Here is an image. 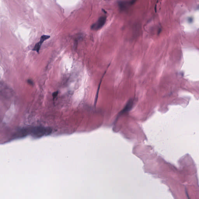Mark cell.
<instances>
[{"mask_svg":"<svg viewBox=\"0 0 199 199\" xmlns=\"http://www.w3.org/2000/svg\"><path fill=\"white\" fill-rule=\"evenodd\" d=\"M106 16H102L98 19L96 23L93 24L91 28L92 29L96 30V31L100 29L103 26V25H104V24L106 23Z\"/></svg>","mask_w":199,"mask_h":199,"instance_id":"obj_1","label":"cell"},{"mask_svg":"<svg viewBox=\"0 0 199 199\" xmlns=\"http://www.w3.org/2000/svg\"><path fill=\"white\" fill-rule=\"evenodd\" d=\"M50 37V36L47 35H42L40 37V41L35 45V46H34V47L33 49V51H36L37 53H39L42 44H43L44 42L47 39H49Z\"/></svg>","mask_w":199,"mask_h":199,"instance_id":"obj_2","label":"cell"},{"mask_svg":"<svg viewBox=\"0 0 199 199\" xmlns=\"http://www.w3.org/2000/svg\"><path fill=\"white\" fill-rule=\"evenodd\" d=\"M133 100L132 99H130L127 103L123 110H122V111L121 112V113L123 114L129 111L133 106Z\"/></svg>","mask_w":199,"mask_h":199,"instance_id":"obj_3","label":"cell"},{"mask_svg":"<svg viewBox=\"0 0 199 199\" xmlns=\"http://www.w3.org/2000/svg\"><path fill=\"white\" fill-rule=\"evenodd\" d=\"M106 72H105L104 74H103V75L102 76V77L101 79V80H100V83H99L98 86V89H97V94H96V97H95V106H96V104H97V100H98V93H99V90H100V86H101V84L102 82V80H103V77H104V76L105 75V74H106Z\"/></svg>","mask_w":199,"mask_h":199,"instance_id":"obj_4","label":"cell"},{"mask_svg":"<svg viewBox=\"0 0 199 199\" xmlns=\"http://www.w3.org/2000/svg\"><path fill=\"white\" fill-rule=\"evenodd\" d=\"M58 93H59V92L58 91H57L54 92L52 94V97L53 100H54V99H55L56 97H57V96H58Z\"/></svg>","mask_w":199,"mask_h":199,"instance_id":"obj_5","label":"cell"}]
</instances>
